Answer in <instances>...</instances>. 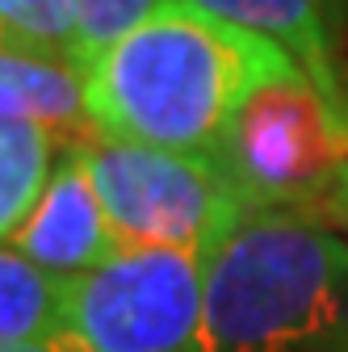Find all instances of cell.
Returning <instances> with one entry per match:
<instances>
[{
  "label": "cell",
  "mask_w": 348,
  "mask_h": 352,
  "mask_svg": "<svg viewBox=\"0 0 348 352\" xmlns=\"http://www.w3.org/2000/svg\"><path fill=\"white\" fill-rule=\"evenodd\" d=\"M0 352H72V344L55 336V340H38V344H0Z\"/></svg>",
  "instance_id": "obj_14"
},
{
  "label": "cell",
  "mask_w": 348,
  "mask_h": 352,
  "mask_svg": "<svg viewBox=\"0 0 348 352\" xmlns=\"http://www.w3.org/2000/svg\"><path fill=\"white\" fill-rule=\"evenodd\" d=\"M0 118L47 126L55 139L89 130L84 109V67L63 55H47L0 38Z\"/></svg>",
  "instance_id": "obj_8"
},
{
  "label": "cell",
  "mask_w": 348,
  "mask_h": 352,
  "mask_svg": "<svg viewBox=\"0 0 348 352\" xmlns=\"http://www.w3.org/2000/svg\"><path fill=\"white\" fill-rule=\"evenodd\" d=\"M9 243L59 277H80L122 252V239L89 181V168L72 143H63L47 185Z\"/></svg>",
  "instance_id": "obj_6"
},
{
  "label": "cell",
  "mask_w": 348,
  "mask_h": 352,
  "mask_svg": "<svg viewBox=\"0 0 348 352\" xmlns=\"http://www.w3.org/2000/svg\"><path fill=\"white\" fill-rule=\"evenodd\" d=\"M214 160L248 210L315 214L348 164V113L302 72L273 76L239 105Z\"/></svg>",
  "instance_id": "obj_4"
},
{
  "label": "cell",
  "mask_w": 348,
  "mask_h": 352,
  "mask_svg": "<svg viewBox=\"0 0 348 352\" xmlns=\"http://www.w3.org/2000/svg\"><path fill=\"white\" fill-rule=\"evenodd\" d=\"M344 93H348V84H344Z\"/></svg>",
  "instance_id": "obj_15"
},
{
  "label": "cell",
  "mask_w": 348,
  "mask_h": 352,
  "mask_svg": "<svg viewBox=\"0 0 348 352\" xmlns=\"http://www.w3.org/2000/svg\"><path fill=\"white\" fill-rule=\"evenodd\" d=\"M67 315V277L0 243V344L55 340Z\"/></svg>",
  "instance_id": "obj_9"
},
{
  "label": "cell",
  "mask_w": 348,
  "mask_h": 352,
  "mask_svg": "<svg viewBox=\"0 0 348 352\" xmlns=\"http://www.w3.org/2000/svg\"><path fill=\"white\" fill-rule=\"evenodd\" d=\"M59 139L47 126L0 118V243H9L13 231L25 223L30 206L38 201L42 185L55 168Z\"/></svg>",
  "instance_id": "obj_10"
},
{
  "label": "cell",
  "mask_w": 348,
  "mask_h": 352,
  "mask_svg": "<svg viewBox=\"0 0 348 352\" xmlns=\"http://www.w3.org/2000/svg\"><path fill=\"white\" fill-rule=\"evenodd\" d=\"M302 72L269 38L189 0H168L84 67L89 130L101 139L214 155L265 80Z\"/></svg>",
  "instance_id": "obj_1"
},
{
  "label": "cell",
  "mask_w": 348,
  "mask_h": 352,
  "mask_svg": "<svg viewBox=\"0 0 348 352\" xmlns=\"http://www.w3.org/2000/svg\"><path fill=\"white\" fill-rule=\"evenodd\" d=\"M202 13H214L248 34L269 38L281 47L319 93L348 113V93L336 67L340 30H344V5L348 0H189Z\"/></svg>",
  "instance_id": "obj_7"
},
{
  "label": "cell",
  "mask_w": 348,
  "mask_h": 352,
  "mask_svg": "<svg viewBox=\"0 0 348 352\" xmlns=\"http://www.w3.org/2000/svg\"><path fill=\"white\" fill-rule=\"evenodd\" d=\"M168 0H80V25H76V63L89 67L101 51H109L122 34L147 21Z\"/></svg>",
  "instance_id": "obj_12"
},
{
  "label": "cell",
  "mask_w": 348,
  "mask_h": 352,
  "mask_svg": "<svg viewBox=\"0 0 348 352\" xmlns=\"http://www.w3.org/2000/svg\"><path fill=\"white\" fill-rule=\"evenodd\" d=\"M315 218H323L327 227H336V231H344V235H348V164L336 172V181L327 185V193H323V201H319Z\"/></svg>",
  "instance_id": "obj_13"
},
{
  "label": "cell",
  "mask_w": 348,
  "mask_h": 352,
  "mask_svg": "<svg viewBox=\"0 0 348 352\" xmlns=\"http://www.w3.org/2000/svg\"><path fill=\"white\" fill-rule=\"evenodd\" d=\"M202 352H348L344 231L248 210L206 256Z\"/></svg>",
  "instance_id": "obj_2"
},
{
  "label": "cell",
  "mask_w": 348,
  "mask_h": 352,
  "mask_svg": "<svg viewBox=\"0 0 348 352\" xmlns=\"http://www.w3.org/2000/svg\"><path fill=\"white\" fill-rule=\"evenodd\" d=\"M80 0H0V38L76 63ZM80 67V63H76Z\"/></svg>",
  "instance_id": "obj_11"
},
{
  "label": "cell",
  "mask_w": 348,
  "mask_h": 352,
  "mask_svg": "<svg viewBox=\"0 0 348 352\" xmlns=\"http://www.w3.org/2000/svg\"><path fill=\"white\" fill-rule=\"evenodd\" d=\"M206 260L185 248H122L67 277L72 352H202Z\"/></svg>",
  "instance_id": "obj_5"
},
{
  "label": "cell",
  "mask_w": 348,
  "mask_h": 352,
  "mask_svg": "<svg viewBox=\"0 0 348 352\" xmlns=\"http://www.w3.org/2000/svg\"><path fill=\"white\" fill-rule=\"evenodd\" d=\"M122 248H185L202 260L248 214L231 176L214 155L168 151L147 143L72 139Z\"/></svg>",
  "instance_id": "obj_3"
}]
</instances>
